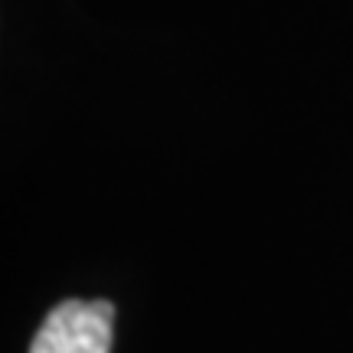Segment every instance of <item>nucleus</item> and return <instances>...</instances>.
<instances>
[{"instance_id": "obj_1", "label": "nucleus", "mask_w": 353, "mask_h": 353, "mask_svg": "<svg viewBox=\"0 0 353 353\" xmlns=\"http://www.w3.org/2000/svg\"><path fill=\"white\" fill-rule=\"evenodd\" d=\"M114 304L105 298H69L52 307L30 353H112Z\"/></svg>"}]
</instances>
